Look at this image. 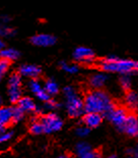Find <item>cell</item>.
Segmentation results:
<instances>
[{
    "label": "cell",
    "instance_id": "obj_13",
    "mask_svg": "<svg viewBox=\"0 0 138 158\" xmlns=\"http://www.w3.org/2000/svg\"><path fill=\"white\" fill-rule=\"evenodd\" d=\"M18 105L21 107L25 112H35V111H39L38 107H37L36 103L33 101L32 98L30 97H22L21 99L18 100Z\"/></svg>",
    "mask_w": 138,
    "mask_h": 158
},
{
    "label": "cell",
    "instance_id": "obj_24",
    "mask_svg": "<svg viewBox=\"0 0 138 158\" xmlns=\"http://www.w3.org/2000/svg\"><path fill=\"white\" fill-rule=\"evenodd\" d=\"M29 88H30V90H31V92H33L35 95H37L40 91H41L42 89H44V88H42L41 84H40L38 81H36L34 79L29 83Z\"/></svg>",
    "mask_w": 138,
    "mask_h": 158
},
{
    "label": "cell",
    "instance_id": "obj_29",
    "mask_svg": "<svg viewBox=\"0 0 138 158\" xmlns=\"http://www.w3.org/2000/svg\"><path fill=\"white\" fill-rule=\"evenodd\" d=\"M127 153L128 154H130V155H132V156H134V157H138V144L137 145L134 147V148H132V149H129L127 151Z\"/></svg>",
    "mask_w": 138,
    "mask_h": 158
},
{
    "label": "cell",
    "instance_id": "obj_1",
    "mask_svg": "<svg viewBox=\"0 0 138 158\" xmlns=\"http://www.w3.org/2000/svg\"><path fill=\"white\" fill-rule=\"evenodd\" d=\"M83 102L85 112H99L104 115L115 107L112 99L105 92L97 89L87 94Z\"/></svg>",
    "mask_w": 138,
    "mask_h": 158
},
{
    "label": "cell",
    "instance_id": "obj_6",
    "mask_svg": "<svg viewBox=\"0 0 138 158\" xmlns=\"http://www.w3.org/2000/svg\"><path fill=\"white\" fill-rule=\"evenodd\" d=\"M41 123L44 127V132L47 134H51L53 132L60 131L63 127V122L59 116L55 113H48L42 118Z\"/></svg>",
    "mask_w": 138,
    "mask_h": 158
},
{
    "label": "cell",
    "instance_id": "obj_5",
    "mask_svg": "<svg viewBox=\"0 0 138 158\" xmlns=\"http://www.w3.org/2000/svg\"><path fill=\"white\" fill-rule=\"evenodd\" d=\"M128 114L129 113L127 112V110L125 108L115 106L110 112H108L105 116L117 127L118 130L121 131V132H123V127H124V123L126 122Z\"/></svg>",
    "mask_w": 138,
    "mask_h": 158
},
{
    "label": "cell",
    "instance_id": "obj_9",
    "mask_svg": "<svg viewBox=\"0 0 138 158\" xmlns=\"http://www.w3.org/2000/svg\"><path fill=\"white\" fill-rule=\"evenodd\" d=\"M33 45L38 47H49L53 46L56 43V38L50 34H38L31 38Z\"/></svg>",
    "mask_w": 138,
    "mask_h": 158
},
{
    "label": "cell",
    "instance_id": "obj_28",
    "mask_svg": "<svg viewBox=\"0 0 138 158\" xmlns=\"http://www.w3.org/2000/svg\"><path fill=\"white\" fill-rule=\"evenodd\" d=\"M11 137H12V132L0 134V144H3V143L8 142V141L11 139Z\"/></svg>",
    "mask_w": 138,
    "mask_h": 158
},
{
    "label": "cell",
    "instance_id": "obj_16",
    "mask_svg": "<svg viewBox=\"0 0 138 158\" xmlns=\"http://www.w3.org/2000/svg\"><path fill=\"white\" fill-rule=\"evenodd\" d=\"M0 57L7 59L9 61H13L19 57V52L13 48H3L2 50H0Z\"/></svg>",
    "mask_w": 138,
    "mask_h": 158
},
{
    "label": "cell",
    "instance_id": "obj_18",
    "mask_svg": "<svg viewBox=\"0 0 138 158\" xmlns=\"http://www.w3.org/2000/svg\"><path fill=\"white\" fill-rule=\"evenodd\" d=\"M45 90L48 92L50 95H56L59 92V87L54 80H48L45 84Z\"/></svg>",
    "mask_w": 138,
    "mask_h": 158
},
{
    "label": "cell",
    "instance_id": "obj_25",
    "mask_svg": "<svg viewBox=\"0 0 138 158\" xmlns=\"http://www.w3.org/2000/svg\"><path fill=\"white\" fill-rule=\"evenodd\" d=\"M120 85L121 87L125 90V91H129L130 90V87H131V79L129 78L128 76H122L120 78Z\"/></svg>",
    "mask_w": 138,
    "mask_h": 158
},
{
    "label": "cell",
    "instance_id": "obj_2",
    "mask_svg": "<svg viewBox=\"0 0 138 158\" xmlns=\"http://www.w3.org/2000/svg\"><path fill=\"white\" fill-rule=\"evenodd\" d=\"M101 69L105 72L119 73L123 75L138 72V62L134 60L120 59L116 56H109L100 62Z\"/></svg>",
    "mask_w": 138,
    "mask_h": 158
},
{
    "label": "cell",
    "instance_id": "obj_12",
    "mask_svg": "<svg viewBox=\"0 0 138 158\" xmlns=\"http://www.w3.org/2000/svg\"><path fill=\"white\" fill-rule=\"evenodd\" d=\"M41 69L35 64H23L19 68V73L23 77L31 79H36L41 73Z\"/></svg>",
    "mask_w": 138,
    "mask_h": 158
},
{
    "label": "cell",
    "instance_id": "obj_11",
    "mask_svg": "<svg viewBox=\"0 0 138 158\" xmlns=\"http://www.w3.org/2000/svg\"><path fill=\"white\" fill-rule=\"evenodd\" d=\"M102 120H103L102 113L99 112H86L85 115L83 116V123L89 129L97 127L102 123Z\"/></svg>",
    "mask_w": 138,
    "mask_h": 158
},
{
    "label": "cell",
    "instance_id": "obj_10",
    "mask_svg": "<svg viewBox=\"0 0 138 158\" xmlns=\"http://www.w3.org/2000/svg\"><path fill=\"white\" fill-rule=\"evenodd\" d=\"M76 155L81 158H96L100 156V153L97 151L93 150L87 143L80 142L76 145L75 148Z\"/></svg>",
    "mask_w": 138,
    "mask_h": 158
},
{
    "label": "cell",
    "instance_id": "obj_22",
    "mask_svg": "<svg viewBox=\"0 0 138 158\" xmlns=\"http://www.w3.org/2000/svg\"><path fill=\"white\" fill-rule=\"evenodd\" d=\"M30 132H31L33 135H41V134L45 133L44 132L43 123L41 122H34L31 126V129H30Z\"/></svg>",
    "mask_w": 138,
    "mask_h": 158
},
{
    "label": "cell",
    "instance_id": "obj_4",
    "mask_svg": "<svg viewBox=\"0 0 138 158\" xmlns=\"http://www.w3.org/2000/svg\"><path fill=\"white\" fill-rule=\"evenodd\" d=\"M8 97L11 103H18L22 98V75L12 73L8 80Z\"/></svg>",
    "mask_w": 138,
    "mask_h": 158
},
{
    "label": "cell",
    "instance_id": "obj_30",
    "mask_svg": "<svg viewBox=\"0 0 138 158\" xmlns=\"http://www.w3.org/2000/svg\"><path fill=\"white\" fill-rule=\"evenodd\" d=\"M1 21L3 23H7L9 21V18H8V16H6V15H3V16H1Z\"/></svg>",
    "mask_w": 138,
    "mask_h": 158
},
{
    "label": "cell",
    "instance_id": "obj_26",
    "mask_svg": "<svg viewBox=\"0 0 138 158\" xmlns=\"http://www.w3.org/2000/svg\"><path fill=\"white\" fill-rule=\"evenodd\" d=\"M60 106H61V104L56 102L55 100H53L51 98H50L48 101L45 102V107H46V109H48V110H53V109L59 108Z\"/></svg>",
    "mask_w": 138,
    "mask_h": 158
},
{
    "label": "cell",
    "instance_id": "obj_27",
    "mask_svg": "<svg viewBox=\"0 0 138 158\" xmlns=\"http://www.w3.org/2000/svg\"><path fill=\"white\" fill-rule=\"evenodd\" d=\"M89 134V127H86V126H82V127H79L76 129V135L78 137H86L87 135Z\"/></svg>",
    "mask_w": 138,
    "mask_h": 158
},
{
    "label": "cell",
    "instance_id": "obj_14",
    "mask_svg": "<svg viewBox=\"0 0 138 158\" xmlns=\"http://www.w3.org/2000/svg\"><path fill=\"white\" fill-rule=\"evenodd\" d=\"M12 122V107L0 106V124L7 126Z\"/></svg>",
    "mask_w": 138,
    "mask_h": 158
},
{
    "label": "cell",
    "instance_id": "obj_3",
    "mask_svg": "<svg viewBox=\"0 0 138 158\" xmlns=\"http://www.w3.org/2000/svg\"><path fill=\"white\" fill-rule=\"evenodd\" d=\"M66 98L67 112L71 117H78L85 112V102L77 95L76 91L71 86H67L63 90Z\"/></svg>",
    "mask_w": 138,
    "mask_h": 158
},
{
    "label": "cell",
    "instance_id": "obj_21",
    "mask_svg": "<svg viewBox=\"0 0 138 158\" xmlns=\"http://www.w3.org/2000/svg\"><path fill=\"white\" fill-rule=\"evenodd\" d=\"M23 114H25V111H23L18 105L15 107H12V122L18 123L19 120H22L23 117Z\"/></svg>",
    "mask_w": 138,
    "mask_h": 158
},
{
    "label": "cell",
    "instance_id": "obj_31",
    "mask_svg": "<svg viewBox=\"0 0 138 158\" xmlns=\"http://www.w3.org/2000/svg\"><path fill=\"white\" fill-rule=\"evenodd\" d=\"M5 131V126H3V124H0V134L4 133Z\"/></svg>",
    "mask_w": 138,
    "mask_h": 158
},
{
    "label": "cell",
    "instance_id": "obj_8",
    "mask_svg": "<svg viewBox=\"0 0 138 158\" xmlns=\"http://www.w3.org/2000/svg\"><path fill=\"white\" fill-rule=\"evenodd\" d=\"M123 132L130 137H138V117L135 114H128L123 127Z\"/></svg>",
    "mask_w": 138,
    "mask_h": 158
},
{
    "label": "cell",
    "instance_id": "obj_15",
    "mask_svg": "<svg viewBox=\"0 0 138 158\" xmlns=\"http://www.w3.org/2000/svg\"><path fill=\"white\" fill-rule=\"evenodd\" d=\"M108 77L105 73H96L93 75L89 80V84L93 88L95 89H100L105 85V83L107 82Z\"/></svg>",
    "mask_w": 138,
    "mask_h": 158
},
{
    "label": "cell",
    "instance_id": "obj_19",
    "mask_svg": "<svg viewBox=\"0 0 138 158\" xmlns=\"http://www.w3.org/2000/svg\"><path fill=\"white\" fill-rule=\"evenodd\" d=\"M15 34V30L6 25H0V38H8Z\"/></svg>",
    "mask_w": 138,
    "mask_h": 158
},
{
    "label": "cell",
    "instance_id": "obj_17",
    "mask_svg": "<svg viewBox=\"0 0 138 158\" xmlns=\"http://www.w3.org/2000/svg\"><path fill=\"white\" fill-rule=\"evenodd\" d=\"M126 102L131 108H138V94L134 91H127L126 94Z\"/></svg>",
    "mask_w": 138,
    "mask_h": 158
},
{
    "label": "cell",
    "instance_id": "obj_23",
    "mask_svg": "<svg viewBox=\"0 0 138 158\" xmlns=\"http://www.w3.org/2000/svg\"><path fill=\"white\" fill-rule=\"evenodd\" d=\"M60 68H61L64 72L68 73H76L78 72V66L76 64H69L67 62H60Z\"/></svg>",
    "mask_w": 138,
    "mask_h": 158
},
{
    "label": "cell",
    "instance_id": "obj_33",
    "mask_svg": "<svg viewBox=\"0 0 138 158\" xmlns=\"http://www.w3.org/2000/svg\"><path fill=\"white\" fill-rule=\"evenodd\" d=\"M2 102H3V101H2V97H1V96H0V106H1V105H2Z\"/></svg>",
    "mask_w": 138,
    "mask_h": 158
},
{
    "label": "cell",
    "instance_id": "obj_7",
    "mask_svg": "<svg viewBox=\"0 0 138 158\" xmlns=\"http://www.w3.org/2000/svg\"><path fill=\"white\" fill-rule=\"evenodd\" d=\"M73 58L75 61L83 64H89L95 60V52L89 47L80 46L77 47L73 52Z\"/></svg>",
    "mask_w": 138,
    "mask_h": 158
},
{
    "label": "cell",
    "instance_id": "obj_20",
    "mask_svg": "<svg viewBox=\"0 0 138 158\" xmlns=\"http://www.w3.org/2000/svg\"><path fill=\"white\" fill-rule=\"evenodd\" d=\"M10 61L7 59H4V58H1L0 57V82L3 80L4 76L6 75L7 70L9 69V65H10Z\"/></svg>",
    "mask_w": 138,
    "mask_h": 158
},
{
    "label": "cell",
    "instance_id": "obj_32",
    "mask_svg": "<svg viewBox=\"0 0 138 158\" xmlns=\"http://www.w3.org/2000/svg\"><path fill=\"white\" fill-rule=\"evenodd\" d=\"M3 48H4V43H3L2 40L0 39V50H2Z\"/></svg>",
    "mask_w": 138,
    "mask_h": 158
}]
</instances>
